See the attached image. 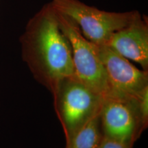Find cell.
Masks as SVG:
<instances>
[{
  "mask_svg": "<svg viewBox=\"0 0 148 148\" xmlns=\"http://www.w3.org/2000/svg\"><path fill=\"white\" fill-rule=\"evenodd\" d=\"M97 48L108 84L107 97L137 99L148 88V71L138 69L108 45H97Z\"/></svg>",
  "mask_w": 148,
  "mask_h": 148,
  "instance_id": "obj_5",
  "label": "cell"
},
{
  "mask_svg": "<svg viewBox=\"0 0 148 148\" xmlns=\"http://www.w3.org/2000/svg\"><path fill=\"white\" fill-rule=\"evenodd\" d=\"M20 42L23 61L51 92L61 80L75 76L71 45L50 2L29 18Z\"/></svg>",
  "mask_w": 148,
  "mask_h": 148,
  "instance_id": "obj_1",
  "label": "cell"
},
{
  "mask_svg": "<svg viewBox=\"0 0 148 148\" xmlns=\"http://www.w3.org/2000/svg\"><path fill=\"white\" fill-rule=\"evenodd\" d=\"M56 12L60 28L71 45L75 77L103 97L108 96L106 72L97 45L86 39L69 18Z\"/></svg>",
  "mask_w": 148,
  "mask_h": 148,
  "instance_id": "obj_4",
  "label": "cell"
},
{
  "mask_svg": "<svg viewBox=\"0 0 148 148\" xmlns=\"http://www.w3.org/2000/svg\"><path fill=\"white\" fill-rule=\"evenodd\" d=\"M99 112L88 120L70 139L66 141L65 148L99 147L103 138Z\"/></svg>",
  "mask_w": 148,
  "mask_h": 148,
  "instance_id": "obj_8",
  "label": "cell"
},
{
  "mask_svg": "<svg viewBox=\"0 0 148 148\" xmlns=\"http://www.w3.org/2000/svg\"><path fill=\"white\" fill-rule=\"evenodd\" d=\"M56 11L75 23L82 34L95 45H106L114 32L140 13L137 10L109 12L91 6L79 0H51Z\"/></svg>",
  "mask_w": 148,
  "mask_h": 148,
  "instance_id": "obj_2",
  "label": "cell"
},
{
  "mask_svg": "<svg viewBox=\"0 0 148 148\" xmlns=\"http://www.w3.org/2000/svg\"><path fill=\"white\" fill-rule=\"evenodd\" d=\"M51 94L66 141L99 112L103 99L75 76L61 80Z\"/></svg>",
  "mask_w": 148,
  "mask_h": 148,
  "instance_id": "obj_3",
  "label": "cell"
},
{
  "mask_svg": "<svg viewBox=\"0 0 148 148\" xmlns=\"http://www.w3.org/2000/svg\"><path fill=\"white\" fill-rule=\"evenodd\" d=\"M124 58L148 70L147 18L138 15L127 26L114 32L106 44Z\"/></svg>",
  "mask_w": 148,
  "mask_h": 148,
  "instance_id": "obj_7",
  "label": "cell"
},
{
  "mask_svg": "<svg viewBox=\"0 0 148 148\" xmlns=\"http://www.w3.org/2000/svg\"><path fill=\"white\" fill-rule=\"evenodd\" d=\"M136 100L103 97L99 112L103 136L133 147L146 129L139 116Z\"/></svg>",
  "mask_w": 148,
  "mask_h": 148,
  "instance_id": "obj_6",
  "label": "cell"
},
{
  "mask_svg": "<svg viewBox=\"0 0 148 148\" xmlns=\"http://www.w3.org/2000/svg\"><path fill=\"white\" fill-rule=\"evenodd\" d=\"M127 144L120 142L103 135V138L98 148H132Z\"/></svg>",
  "mask_w": 148,
  "mask_h": 148,
  "instance_id": "obj_9",
  "label": "cell"
}]
</instances>
